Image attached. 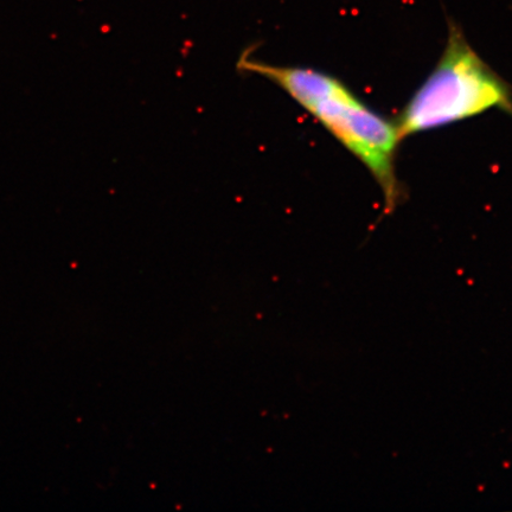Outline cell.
Listing matches in <instances>:
<instances>
[{"mask_svg": "<svg viewBox=\"0 0 512 512\" xmlns=\"http://www.w3.org/2000/svg\"><path fill=\"white\" fill-rule=\"evenodd\" d=\"M238 67L275 83L360 160L382 192L384 211L398 208L403 190L396 172L403 142L395 121L369 107L334 75L305 67H281L242 56Z\"/></svg>", "mask_w": 512, "mask_h": 512, "instance_id": "obj_1", "label": "cell"}, {"mask_svg": "<svg viewBox=\"0 0 512 512\" xmlns=\"http://www.w3.org/2000/svg\"><path fill=\"white\" fill-rule=\"evenodd\" d=\"M447 29L443 54L395 120L403 140L492 110L512 117V87L471 46L462 25L448 17Z\"/></svg>", "mask_w": 512, "mask_h": 512, "instance_id": "obj_2", "label": "cell"}]
</instances>
